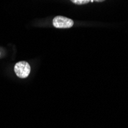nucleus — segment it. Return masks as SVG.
<instances>
[{
  "label": "nucleus",
  "instance_id": "1",
  "mask_svg": "<svg viewBox=\"0 0 128 128\" xmlns=\"http://www.w3.org/2000/svg\"><path fill=\"white\" fill-rule=\"evenodd\" d=\"M15 72L18 78H26L31 72V67L26 62H19L15 65Z\"/></svg>",
  "mask_w": 128,
  "mask_h": 128
},
{
  "label": "nucleus",
  "instance_id": "4",
  "mask_svg": "<svg viewBox=\"0 0 128 128\" xmlns=\"http://www.w3.org/2000/svg\"><path fill=\"white\" fill-rule=\"evenodd\" d=\"M93 1H95V2H104V1H105V0H93Z\"/></svg>",
  "mask_w": 128,
  "mask_h": 128
},
{
  "label": "nucleus",
  "instance_id": "3",
  "mask_svg": "<svg viewBox=\"0 0 128 128\" xmlns=\"http://www.w3.org/2000/svg\"><path fill=\"white\" fill-rule=\"evenodd\" d=\"M71 1L76 5H84L90 2L91 0H71Z\"/></svg>",
  "mask_w": 128,
  "mask_h": 128
},
{
  "label": "nucleus",
  "instance_id": "2",
  "mask_svg": "<svg viewBox=\"0 0 128 128\" xmlns=\"http://www.w3.org/2000/svg\"><path fill=\"white\" fill-rule=\"evenodd\" d=\"M53 26L57 28H69L74 26V21L69 18L58 16L54 18Z\"/></svg>",
  "mask_w": 128,
  "mask_h": 128
}]
</instances>
